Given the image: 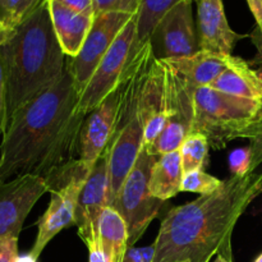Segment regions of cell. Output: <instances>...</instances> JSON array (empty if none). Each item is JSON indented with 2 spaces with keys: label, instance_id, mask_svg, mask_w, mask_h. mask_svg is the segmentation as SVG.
Masks as SVG:
<instances>
[{
  "label": "cell",
  "instance_id": "obj_18",
  "mask_svg": "<svg viewBox=\"0 0 262 262\" xmlns=\"http://www.w3.org/2000/svg\"><path fill=\"white\" fill-rule=\"evenodd\" d=\"M234 58V55H223L201 50L192 56L168 59L165 61L196 89L210 86L223 72L230 68Z\"/></svg>",
  "mask_w": 262,
  "mask_h": 262
},
{
  "label": "cell",
  "instance_id": "obj_21",
  "mask_svg": "<svg viewBox=\"0 0 262 262\" xmlns=\"http://www.w3.org/2000/svg\"><path fill=\"white\" fill-rule=\"evenodd\" d=\"M97 235L112 262H122L129 247V234L127 223L117 210L110 206L102 210L97 223Z\"/></svg>",
  "mask_w": 262,
  "mask_h": 262
},
{
  "label": "cell",
  "instance_id": "obj_8",
  "mask_svg": "<svg viewBox=\"0 0 262 262\" xmlns=\"http://www.w3.org/2000/svg\"><path fill=\"white\" fill-rule=\"evenodd\" d=\"M133 15L128 13L106 12L95 14L94 22L78 55L67 60V68L74 79V86L81 95L105 54L113 45L120 31Z\"/></svg>",
  "mask_w": 262,
  "mask_h": 262
},
{
  "label": "cell",
  "instance_id": "obj_13",
  "mask_svg": "<svg viewBox=\"0 0 262 262\" xmlns=\"http://www.w3.org/2000/svg\"><path fill=\"white\" fill-rule=\"evenodd\" d=\"M106 206H109V156L104 152L92 165L76 209L74 225L86 246L99 237L97 223Z\"/></svg>",
  "mask_w": 262,
  "mask_h": 262
},
{
  "label": "cell",
  "instance_id": "obj_40",
  "mask_svg": "<svg viewBox=\"0 0 262 262\" xmlns=\"http://www.w3.org/2000/svg\"><path fill=\"white\" fill-rule=\"evenodd\" d=\"M253 262H262V253H261V255H258V257L256 258V260Z\"/></svg>",
  "mask_w": 262,
  "mask_h": 262
},
{
  "label": "cell",
  "instance_id": "obj_16",
  "mask_svg": "<svg viewBox=\"0 0 262 262\" xmlns=\"http://www.w3.org/2000/svg\"><path fill=\"white\" fill-rule=\"evenodd\" d=\"M197 3V35L201 50L233 55L235 43L247 35L234 32L228 23L223 0H194Z\"/></svg>",
  "mask_w": 262,
  "mask_h": 262
},
{
  "label": "cell",
  "instance_id": "obj_22",
  "mask_svg": "<svg viewBox=\"0 0 262 262\" xmlns=\"http://www.w3.org/2000/svg\"><path fill=\"white\" fill-rule=\"evenodd\" d=\"M181 2L183 0H141L140 9L136 14L137 33H136V41L133 43L130 58H133V55L150 41L154 30L163 19L164 15Z\"/></svg>",
  "mask_w": 262,
  "mask_h": 262
},
{
  "label": "cell",
  "instance_id": "obj_4",
  "mask_svg": "<svg viewBox=\"0 0 262 262\" xmlns=\"http://www.w3.org/2000/svg\"><path fill=\"white\" fill-rule=\"evenodd\" d=\"M192 133H201L215 150L230 141L248 138L262 120V100L224 94L209 86L196 87Z\"/></svg>",
  "mask_w": 262,
  "mask_h": 262
},
{
  "label": "cell",
  "instance_id": "obj_10",
  "mask_svg": "<svg viewBox=\"0 0 262 262\" xmlns=\"http://www.w3.org/2000/svg\"><path fill=\"white\" fill-rule=\"evenodd\" d=\"M48 191L45 178L32 174L0 182V239L19 237L27 215Z\"/></svg>",
  "mask_w": 262,
  "mask_h": 262
},
{
  "label": "cell",
  "instance_id": "obj_3",
  "mask_svg": "<svg viewBox=\"0 0 262 262\" xmlns=\"http://www.w3.org/2000/svg\"><path fill=\"white\" fill-rule=\"evenodd\" d=\"M64 56L45 0L0 48L8 123L22 105L61 78L67 64Z\"/></svg>",
  "mask_w": 262,
  "mask_h": 262
},
{
  "label": "cell",
  "instance_id": "obj_2",
  "mask_svg": "<svg viewBox=\"0 0 262 262\" xmlns=\"http://www.w3.org/2000/svg\"><path fill=\"white\" fill-rule=\"evenodd\" d=\"M262 193V171L230 177L211 194L173 207L163 219L152 262H210L233 257L232 235L239 217Z\"/></svg>",
  "mask_w": 262,
  "mask_h": 262
},
{
  "label": "cell",
  "instance_id": "obj_34",
  "mask_svg": "<svg viewBox=\"0 0 262 262\" xmlns=\"http://www.w3.org/2000/svg\"><path fill=\"white\" fill-rule=\"evenodd\" d=\"M250 36L251 41H252V43L255 45L256 50H257V53H256V55L253 56L252 60L248 61V64H250L251 67L252 66H258V64L262 63V31L260 28L256 27L255 30L251 32Z\"/></svg>",
  "mask_w": 262,
  "mask_h": 262
},
{
  "label": "cell",
  "instance_id": "obj_38",
  "mask_svg": "<svg viewBox=\"0 0 262 262\" xmlns=\"http://www.w3.org/2000/svg\"><path fill=\"white\" fill-rule=\"evenodd\" d=\"M214 262H233V257H228V256L219 252L216 255V258H215Z\"/></svg>",
  "mask_w": 262,
  "mask_h": 262
},
{
  "label": "cell",
  "instance_id": "obj_29",
  "mask_svg": "<svg viewBox=\"0 0 262 262\" xmlns=\"http://www.w3.org/2000/svg\"><path fill=\"white\" fill-rule=\"evenodd\" d=\"M251 152H252V161H251V173L256 171V169L262 164V120L251 137Z\"/></svg>",
  "mask_w": 262,
  "mask_h": 262
},
{
  "label": "cell",
  "instance_id": "obj_1",
  "mask_svg": "<svg viewBox=\"0 0 262 262\" xmlns=\"http://www.w3.org/2000/svg\"><path fill=\"white\" fill-rule=\"evenodd\" d=\"M79 94L66 64L61 78L19 107L10 118L0 145V182L40 176L74 159L81 125Z\"/></svg>",
  "mask_w": 262,
  "mask_h": 262
},
{
  "label": "cell",
  "instance_id": "obj_27",
  "mask_svg": "<svg viewBox=\"0 0 262 262\" xmlns=\"http://www.w3.org/2000/svg\"><path fill=\"white\" fill-rule=\"evenodd\" d=\"M252 152L251 147L235 148L229 155V168L232 177H245L251 173Z\"/></svg>",
  "mask_w": 262,
  "mask_h": 262
},
{
  "label": "cell",
  "instance_id": "obj_36",
  "mask_svg": "<svg viewBox=\"0 0 262 262\" xmlns=\"http://www.w3.org/2000/svg\"><path fill=\"white\" fill-rule=\"evenodd\" d=\"M12 32H13V31L8 30V28L5 27L4 25H3L2 20H0V48H2V46L4 45L5 41H7L8 38H9L10 33H12Z\"/></svg>",
  "mask_w": 262,
  "mask_h": 262
},
{
  "label": "cell",
  "instance_id": "obj_24",
  "mask_svg": "<svg viewBox=\"0 0 262 262\" xmlns=\"http://www.w3.org/2000/svg\"><path fill=\"white\" fill-rule=\"evenodd\" d=\"M45 0H0V20L9 31L25 22Z\"/></svg>",
  "mask_w": 262,
  "mask_h": 262
},
{
  "label": "cell",
  "instance_id": "obj_6",
  "mask_svg": "<svg viewBox=\"0 0 262 262\" xmlns=\"http://www.w3.org/2000/svg\"><path fill=\"white\" fill-rule=\"evenodd\" d=\"M159 156L150 155L143 147L135 166L125 178L119 193L110 207L117 210L128 227V246L138 242L150 223L159 215L164 201L152 197L150 192V176Z\"/></svg>",
  "mask_w": 262,
  "mask_h": 262
},
{
  "label": "cell",
  "instance_id": "obj_26",
  "mask_svg": "<svg viewBox=\"0 0 262 262\" xmlns=\"http://www.w3.org/2000/svg\"><path fill=\"white\" fill-rule=\"evenodd\" d=\"M141 0H94V13L119 12L137 14Z\"/></svg>",
  "mask_w": 262,
  "mask_h": 262
},
{
  "label": "cell",
  "instance_id": "obj_9",
  "mask_svg": "<svg viewBox=\"0 0 262 262\" xmlns=\"http://www.w3.org/2000/svg\"><path fill=\"white\" fill-rule=\"evenodd\" d=\"M192 7V0H183L171 8L158 23L150 37L156 59L184 58L201 51Z\"/></svg>",
  "mask_w": 262,
  "mask_h": 262
},
{
  "label": "cell",
  "instance_id": "obj_19",
  "mask_svg": "<svg viewBox=\"0 0 262 262\" xmlns=\"http://www.w3.org/2000/svg\"><path fill=\"white\" fill-rule=\"evenodd\" d=\"M209 87L233 96L262 100V87L255 69L239 56H235L230 68L223 72Z\"/></svg>",
  "mask_w": 262,
  "mask_h": 262
},
{
  "label": "cell",
  "instance_id": "obj_12",
  "mask_svg": "<svg viewBox=\"0 0 262 262\" xmlns=\"http://www.w3.org/2000/svg\"><path fill=\"white\" fill-rule=\"evenodd\" d=\"M193 95L194 87L171 68V113L160 135L145 146L150 155L160 156L179 150L191 135L194 118Z\"/></svg>",
  "mask_w": 262,
  "mask_h": 262
},
{
  "label": "cell",
  "instance_id": "obj_5",
  "mask_svg": "<svg viewBox=\"0 0 262 262\" xmlns=\"http://www.w3.org/2000/svg\"><path fill=\"white\" fill-rule=\"evenodd\" d=\"M92 166L81 159H72L45 178L51 193L50 204L38 220V232L30 251L40 257L48 243L66 228L74 225L78 197L91 173Z\"/></svg>",
  "mask_w": 262,
  "mask_h": 262
},
{
  "label": "cell",
  "instance_id": "obj_20",
  "mask_svg": "<svg viewBox=\"0 0 262 262\" xmlns=\"http://www.w3.org/2000/svg\"><path fill=\"white\" fill-rule=\"evenodd\" d=\"M183 179L179 150L160 155L154 164L150 176V192L152 197L165 202L181 192Z\"/></svg>",
  "mask_w": 262,
  "mask_h": 262
},
{
  "label": "cell",
  "instance_id": "obj_23",
  "mask_svg": "<svg viewBox=\"0 0 262 262\" xmlns=\"http://www.w3.org/2000/svg\"><path fill=\"white\" fill-rule=\"evenodd\" d=\"M209 147V141L201 133H191L184 140L179 148L183 174L193 170H201L206 165Z\"/></svg>",
  "mask_w": 262,
  "mask_h": 262
},
{
  "label": "cell",
  "instance_id": "obj_35",
  "mask_svg": "<svg viewBox=\"0 0 262 262\" xmlns=\"http://www.w3.org/2000/svg\"><path fill=\"white\" fill-rule=\"evenodd\" d=\"M246 2H247L248 8L257 23L256 27L262 31V0H246Z\"/></svg>",
  "mask_w": 262,
  "mask_h": 262
},
{
  "label": "cell",
  "instance_id": "obj_31",
  "mask_svg": "<svg viewBox=\"0 0 262 262\" xmlns=\"http://www.w3.org/2000/svg\"><path fill=\"white\" fill-rule=\"evenodd\" d=\"M8 127V113H7V90H5V78L0 63V136H3Z\"/></svg>",
  "mask_w": 262,
  "mask_h": 262
},
{
  "label": "cell",
  "instance_id": "obj_25",
  "mask_svg": "<svg viewBox=\"0 0 262 262\" xmlns=\"http://www.w3.org/2000/svg\"><path fill=\"white\" fill-rule=\"evenodd\" d=\"M223 181L205 173L204 170H193L183 174L181 184V192H193L201 196L211 194L222 187Z\"/></svg>",
  "mask_w": 262,
  "mask_h": 262
},
{
  "label": "cell",
  "instance_id": "obj_37",
  "mask_svg": "<svg viewBox=\"0 0 262 262\" xmlns=\"http://www.w3.org/2000/svg\"><path fill=\"white\" fill-rule=\"evenodd\" d=\"M38 258L35 257L31 252L25 253V255H18L15 262H37Z\"/></svg>",
  "mask_w": 262,
  "mask_h": 262
},
{
  "label": "cell",
  "instance_id": "obj_7",
  "mask_svg": "<svg viewBox=\"0 0 262 262\" xmlns=\"http://www.w3.org/2000/svg\"><path fill=\"white\" fill-rule=\"evenodd\" d=\"M137 33V23L136 15L125 25V27L120 31L115 41L104 58L97 66L90 78L86 89L79 95L78 104H77V113L86 117L91 110H94L97 105L102 102V100L112 94L117 89L122 74L129 61L130 53H132L133 43L136 41Z\"/></svg>",
  "mask_w": 262,
  "mask_h": 262
},
{
  "label": "cell",
  "instance_id": "obj_11",
  "mask_svg": "<svg viewBox=\"0 0 262 262\" xmlns=\"http://www.w3.org/2000/svg\"><path fill=\"white\" fill-rule=\"evenodd\" d=\"M171 113V68L165 60L154 59L140 101L145 146L155 141Z\"/></svg>",
  "mask_w": 262,
  "mask_h": 262
},
{
  "label": "cell",
  "instance_id": "obj_41",
  "mask_svg": "<svg viewBox=\"0 0 262 262\" xmlns=\"http://www.w3.org/2000/svg\"><path fill=\"white\" fill-rule=\"evenodd\" d=\"M182 262H189V261H182Z\"/></svg>",
  "mask_w": 262,
  "mask_h": 262
},
{
  "label": "cell",
  "instance_id": "obj_14",
  "mask_svg": "<svg viewBox=\"0 0 262 262\" xmlns=\"http://www.w3.org/2000/svg\"><path fill=\"white\" fill-rule=\"evenodd\" d=\"M118 104L119 96L115 89L83 119L77 140V154L89 165H94L109 146L117 123Z\"/></svg>",
  "mask_w": 262,
  "mask_h": 262
},
{
  "label": "cell",
  "instance_id": "obj_39",
  "mask_svg": "<svg viewBox=\"0 0 262 262\" xmlns=\"http://www.w3.org/2000/svg\"><path fill=\"white\" fill-rule=\"evenodd\" d=\"M255 74H256V77H257L258 82H260V84H261V87H262V63L258 64L257 68L255 69Z\"/></svg>",
  "mask_w": 262,
  "mask_h": 262
},
{
  "label": "cell",
  "instance_id": "obj_17",
  "mask_svg": "<svg viewBox=\"0 0 262 262\" xmlns=\"http://www.w3.org/2000/svg\"><path fill=\"white\" fill-rule=\"evenodd\" d=\"M54 31L64 54L69 58L78 55L94 22V13H78L56 0H48Z\"/></svg>",
  "mask_w": 262,
  "mask_h": 262
},
{
  "label": "cell",
  "instance_id": "obj_30",
  "mask_svg": "<svg viewBox=\"0 0 262 262\" xmlns=\"http://www.w3.org/2000/svg\"><path fill=\"white\" fill-rule=\"evenodd\" d=\"M18 257V238L0 239V262H15Z\"/></svg>",
  "mask_w": 262,
  "mask_h": 262
},
{
  "label": "cell",
  "instance_id": "obj_28",
  "mask_svg": "<svg viewBox=\"0 0 262 262\" xmlns=\"http://www.w3.org/2000/svg\"><path fill=\"white\" fill-rule=\"evenodd\" d=\"M155 257V245L147 247H128L122 262H152Z\"/></svg>",
  "mask_w": 262,
  "mask_h": 262
},
{
  "label": "cell",
  "instance_id": "obj_33",
  "mask_svg": "<svg viewBox=\"0 0 262 262\" xmlns=\"http://www.w3.org/2000/svg\"><path fill=\"white\" fill-rule=\"evenodd\" d=\"M56 2L78 13H94V0H56Z\"/></svg>",
  "mask_w": 262,
  "mask_h": 262
},
{
  "label": "cell",
  "instance_id": "obj_32",
  "mask_svg": "<svg viewBox=\"0 0 262 262\" xmlns=\"http://www.w3.org/2000/svg\"><path fill=\"white\" fill-rule=\"evenodd\" d=\"M87 248H89V262H112L102 248L99 237L92 241L91 243H89Z\"/></svg>",
  "mask_w": 262,
  "mask_h": 262
},
{
  "label": "cell",
  "instance_id": "obj_15",
  "mask_svg": "<svg viewBox=\"0 0 262 262\" xmlns=\"http://www.w3.org/2000/svg\"><path fill=\"white\" fill-rule=\"evenodd\" d=\"M143 147V123L138 114L119 133L113 136L105 150L109 156V206L119 193Z\"/></svg>",
  "mask_w": 262,
  "mask_h": 262
}]
</instances>
